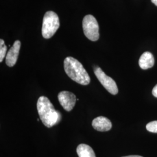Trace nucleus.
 <instances>
[{
    "mask_svg": "<svg viewBox=\"0 0 157 157\" xmlns=\"http://www.w3.org/2000/svg\"><path fill=\"white\" fill-rule=\"evenodd\" d=\"M37 108L40 119L46 127L51 128L60 122L61 113L56 110L47 97H40L37 102Z\"/></svg>",
    "mask_w": 157,
    "mask_h": 157,
    "instance_id": "nucleus-1",
    "label": "nucleus"
},
{
    "mask_svg": "<svg viewBox=\"0 0 157 157\" xmlns=\"http://www.w3.org/2000/svg\"><path fill=\"white\" fill-rule=\"evenodd\" d=\"M63 64L65 72L72 80L84 86L90 83V76L78 60L72 56H67L65 59Z\"/></svg>",
    "mask_w": 157,
    "mask_h": 157,
    "instance_id": "nucleus-2",
    "label": "nucleus"
},
{
    "mask_svg": "<svg viewBox=\"0 0 157 157\" xmlns=\"http://www.w3.org/2000/svg\"><path fill=\"white\" fill-rule=\"evenodd\" d=\"M59 19L56 13L53 11H47L45 13L42 26L43 37L48 39L51 38L59 28Z\"/></svg>",
    "mask_w": 157,
    "mask_h": 157,
    "instance_id": "nucleus-3",
    "label": "nucleus"
},
{
    "mask_svg": "<svg viewBox=\"0 0 157 157\" xmlns=\"http://www.w3.org/2000/svg\"><path fill=\"white\" fill-rule=\"evenodd\" d=\"M83 29L86 37L91 41H95L99 39V26L93 15H87L84 17L83 20Z\"/></svg>",
    "mask_w": 157,
    "mask_h": 157,
    "instance_id": "nucleus-4",
    "label": "nucleus"
},
{
    "mask_svg": "<svg viewBox=\"0 0 157 157\" xmlns=\"http://www.w3.org/2000/svg\"><path fill=\"white\" fill-rule=\"evenodd\" d=\"M94 74L100 82L109 93L112 95L118 94V89L116 82L111 77L107 76L100 67H95Z\"/></svg>",
    "mask_w": 157,
    "mask_h": 157,
    "instance_id": "nucleus-5",
    "label": "nucleus"
},
{
    "mask_svg": "<svg viewBox=\"0 0 157 157\" xmlns=\"http://www.w3.org/2000/svg\"><path fill=\"white\" fill-rule=\"evenodd\" d=\"M58 101L63 109L67 112L73 109L76 102V97L73 93L67 91H62L58 95Z\"/></svg>",
    "mask_w": 157,
    "mask_h": 157,
    "instance_id": "nucleus-6",
    "label": "nucleus"
},
{
    "mask_svg": "<svg viewBox=\"0 0 157 157\" xmlns=\"http://www.w3.org/2000/svg\"><path fill=\"white\" fill-rule=\"evenodd\" d=\"M21 43L19 40L15 41L11 48L7 52L6 56V64L9 67H13L17 62Z\"/></svg>",
    "mask_w": 157,
    "mask_h": 157,
    "instance_id": "nucleus-7",
    "label": "nucleus"
},
{
    "mask_svg": "<svg viewBox=\"0 0 157 157\" xmlns=\"http://www.w3.org/2000/svg\"><path fill=\"white\" fill-rule=\"evenodd\" d=\"M93 128L99 132H107L112 128L111 121L104 117H98L92 122Z\"/></svg>",
    "mask_w": 157,
    "mask_h": 157,
    "instance_id": "nucleus-8",
    "label": "nucleus"
},
{
    "mask_svg": "<svg viewBox=\"0 0 157 157\" xmlns=\"http://www.w3.org/2000/svg\"><path fill=\"white\" fill-rule=\"evenodd\" d=\"M139 63L140 67L144 70L151 68L154 65V58L151 52H145L141 56Z\"/></svg>",
    "mask_w": 157,
    "mask_h": 157,
    "instance_id": "nucleus-9",
    "label": "nucleus"
},
{
    "mask_svg": "<svg viewBox=\"0 0 157 157\" xmlns=\"http://www.w3.org/2000/svg\"><path fill=\"white\" fill-rule=\"evenodd\" d=\"M76 152L78 157H96L93 148L87 144H79L77 147Z\"/></svg>",
    "mask_w": 157,
    "mask_h": 157,
    "instance_id": "nucleus-10",
    "label": "nucleus"
},
{
    "mask_svg": "<svg viewBox=\"0 0 157 157\" xmlns=\"http://www.w3.org/2000/svg\"><path fill=\"white\" fill-rule=\"evenodd\" d=\"M7 51V46L5 44L4 40H0V62H2Z\"/></svg>",
    "mask_w": 157,
    "mask_h": 157,
    "instance_id": "nucleus-11",
    "label": "nucleus"
},
{
    "mask_svg": "<svg viewBox=\"0 0 157 157\" xmlns=\"http://www.w3.org/2000/svg\"><path fill=\"white\" fill-rule=\"evenodd\" d=\"M146 129L150 132L157 133V121L148 123L146 125Z\"/></svg>",
    "mask_w": 157,
    "mask_h": 157,
    "instance_id": "nucleus-12",
    "label": "nucleus"
},
{
    "mask_svg": "<svg viewBox=\"0 0 157 157\" xmlns=\"http://www.w3.org/2000/svg\"><path fill=\"white\" fill-rule=\"evenodd\" d=\"M152 94L154 97L157 98V84L154 87L153 90L152 91Z\"/></svg>",
    "mask_w": 157,
    "mask_h": 157,
    "instance_id": "nucleus-13",
    "label": "nucleus"
},
{
    "mask_svg": "<svg viewBox=\"0 0 157 157\" xmlns=\"http://www.w3.org/2000/svg\"><path fill=\"white\" fill-rule=\"evenodd\" d=\"M143 157L140 155H128V156H125V157Z\"/></svg>",
    "mask_w": 157,
    "mask_h": 157,
    "instance_id": "nucleus-14",
    "label": "nucleus"
},
{
    "mask_svg": "<svg viewBox=\"0 0 157 157\" xmlns=\"http://www.w3.org/2000/svg\"><path fill=\"white\" fill-rule=\"evenodd\" d=\"M151 2L155 6H157V0H151Z\"/></svg>",
    "mask_w": 157,
    "mask_h": 157,
    "instance_id": "nucleus-15",
    "label": "nucleus"
}]
</instances>
